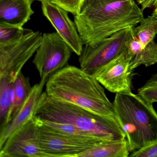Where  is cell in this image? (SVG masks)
<instances>
[{"label":"cell","instance_id":"4","mask_svg":"<svg viewBox=\"0 0 157 157\" xmlns=\"http://www.w3.org/2000/svg\"><path fill=\"white\" fill-rule=\"evenodd\" d=\"M116 119L126 135L130 153L157 139V113L153 106L132 92L116 94Z\"/></svg>","mask_w":157,"mask_h":157},{"label":"cell","instance_id":"2","mask_svg":"<svg viewBox=\"0 0 157 157\" xmlns=\"http://www.w3.org/2000/svg\"><path fill=\"white\" fill-rule=\"evenodd\" d=\"M45 92L54 99L71 103L105 117L116 119L113 103L94 76L67 65L50 76Z\"/></svg>","mask_w":157,"mask_h":157},{"label":"cell","instance_id":"1","mask_svg":"<svg viewBox=\"0 0 157 157\" xmlns=\"http://www.w3.org/2000/svg\"><path fill=\"white\" fill-rule=\"evenodd\" d=\"M144 18L134 0H83L74 22L83 44L94 46L119 31L137 26Z\"/></svg>","mask_w":157,"mask_h":157},{"label":"cell","instance_id":"3","mask_svg":"<svg viewBox=\"0 0 157 157\" xmlns=\"http://www.w3.org/2000/svg\"><path fill=\"white\" fill-rule=\"evenodd\" d=\"M34 115L41 120L70 124L105 140L126 138L116 120L94 113L71 103L54 99L42 93Z\"/></svg>","mask_w":157,"mask_h":157},{"label":"cell","instance_id":"12","mask_svg":"<svg viewBox=\"0 0 157 157\" xmlns=\"http://www.w3.org/2000/svg\"><path fill=\"white\" fill-rule=\"evenodd\" d=\"M45 85L44 83L40 82L33 86L31 93L18 113L6 127L0 131V148L4 145L12 133L34 116Z\"/></svg>","mask_w":157,"mask_h":157},{"label":"cell","instance_id":"21","mask_svg":"<svg viewBox=\"0 0 157 157\" xmlns=\"http://www.w3.org/2000/svg\"><path fill=\"white\" fill-rule=\"evenodd\" d=\"M29 29L0 23V44L8 43L20 38Z\"/></svg>","mask_w":157,"mask_h":157},{"label":"cell","instance_id":"13","mask_svg":"<svg viewBox=\"0 0 157 157\" xmlns=\"http://www.w3.org/2000/svg\"><path fill=\"white\" fill-rule=\"evenodd\" d=\"M33 0H0V23L22 28L34 13Z\"/></svg>","mask_w":157,"mask_h":157},{"label":"cell","instance_id":"20","mask_svg":"<svg viewBox=\"0 0 157 157\" xmlns=\"http://www.w3.org/2000/svg\"><path fill=\"white\" fill-rule=\"evenodd\" d=\"M137 94L151 104L157 102V73L153 74L144 85L138 89Z\"/></svg>","mask_w":157,"mask_h":157},{"label":"cell","instance_id":"19","mask_svg":"<svg viewBox=\"0 0 157 157\" xmlns=\"http://www.w3.org/2000/svg\"><path fill=\"white\" fill-rule=\"evenodd\" d=\"M157 63V43L154 40L136 53L131 61L130 68L132 70L141 65L149 67Z\"/></svg>","mask_w":157,"mask_h":157},{"label":"cell","instance_id":"11","mask_svg":"<svg viewBox=\"0 0 157 157\" xmlns=\"http://www.w3.org/2000/svg\"><path fill=\"white\" fill-rule=\"evenodd\" d=\"M42 11L56 33L67 44L72 52L79 56L83 44L75 22L71 20L68 12L49 1L41 2Z\"/></svg>","mask_w":157,"mask_h":157},{"label":"cell","instance_id":"9","mask_svg":"<svg viewBox=\"0 0 157 157\" xmlns=\"http://www.w3.org/2000/svg\"><path fill=\"white\" fill-rule=\"evenodd\" d=\"M134 56L127 50L96 71L93 76L109 91L132 92L133 71L130 68Z\"/></svg>","mask_w":157,"mask_h":157},{"label":"cell","instance_id":"14","mask_svg":"<svg viewBox=\"0 0 157 157\" xmlns=\"http://www.w3.org/2000/svg\"><path fill=\"white\" fill-rule=\"evenodd\" d=\"M130 152L126 138L106 140L88 149L78 157H128Z\"/></svg>","mask_w":157,"mask_h":157},{"label":"cell","instance_id":"6","mask_svg":"<svg viewBox=\"0 0 157 157\" xmlns=\"http://www.w3.org/2000/svg\"><path fill=\"white\" fill-rule=\"evenodd\" d=\"M42 33L28 30L20 38L0 44V78L14 81L41 44Z\"/></svg>","mask_w":157,"mask_h":157},{"label":"cell","instance_id":"16","mask_svg":"<svg viewBox=\"0 0 157 157\" xmlns=\"http://www.w3.org/2000/svg\"><path fill=\"white\" fill-rule=\"evenodd\" d=\"M13 82L7 77L0 78V131L10 120L13 106Z\"/></svg>","mask_w":157,"mask_h":157},{"label":"cell","instance_id":"25","mask_svg":"<svg viewBox=\"0 0 157 157\" xmlns=\"http://www.w3.org/2000/svg\"><path fill=\"white\" fill-rule=\"evenodd\" d=\"M154 10H153V13L152 14H154V15H156V16H157V5L154 7Z\"/></svg>","mask_w":157,"mask_h":157},{"label":"cell","instance_id":"5","mask_svg":"<svg viewBox=\"0 0 157 157\" xmlns=\"http://www.w3.org/2000/svg\"><path fill=\"white\" fill-rule=\"evenodd\" d=\"M135 37L134 27H130L115 33L94 46L84 45L79 58L81 68L93 75L127 50Z\"/></svg>","mask_w":157,"mask_h":157},{"label":"cell","instance_id":"8","mask_svg":"<svg viewBox=\"0 0 157 157\" xmlns=\"http://www.w3.org/2000/svg\"><path fill=\"white\" fill-rule=\"evenodd\" d=\"M35 116L15 130L0 148V157H48L39 144Z\"/></svg>","mask_w":157,"mask_h":157},{"label":"cell","instance_id":"22","mask_svg":"<svg viewBox=\"0 0 157 157\" xmlns=\"http://www.w3.org/2000/svg\"><path fill=\"white\" fill-rule=\"evenodd\" d=\"M74 16L78 14L83 0H48Z\"/></svg>","mask_w":157,"mask_h":157},{"label":"cell","instance_id":"7","mask_svg":"<svg viewBox=\"0 0 157 157\" xmlns=\"http://www.w3.org/2000/svg\"><path fill=\"white\" fill-rule=\"evenodd\" d=\"M72 51L57 33L42 36L33 63L40 76V82L46 84L50 76L67 65Z\"/></svg>","mask_w":157,"mask_h":157},{"label":"cell","instance_id":"23","mask_svg":"<svg viewBox=\"0 0 157 157\" xmlns=\"http://www.w3.org/2000/svg\"><path fill=\"white\" fill-rule=\"evenodd\" d=\"M130 157H157V139L129 154Z\"/></svg>","mask_w":157,"mask_h":157},{"label":"cell","instance_id":"17","mask_svg":"<svg viewBox=\"0 0 157 157\" xmlns=\"http://www.w3.org/2000/svg\"><path fill=\"white\" fill-rule=\"evenodd\" d=\"M32 88L29 77H25L21 71L13 82V106L10 121L22 106L31 93Z\"/></svg>","mask_w":157,"mask_h":157},{"label":"cell","instance_id":"18","mask_svg":"<svg viewBox=\"0 0 157 157\" xmlns=\"http://www.w3.org/2000/svg\"><path fill=\"white\" fill-rule=\"evenodd\" d=\"M139 24L134 27V34L144 47L154 40L157 35V16L152 13L143 18Z\"/></svg>","mask_w":157,"mask_h":157},{"label":"cell","instance_id":"26","mask_svg":"<svg viewBox=\"0 0 157 157\" xmlns=\"http://www.w3.org/2000/svg\"><path fill=\"white\" fill-rule=\"evenodd\" d=\"M33 1H39L40 2H43L48 1V0H33Z\"/></svg>","mask_w":157,"mask_h":157},{"label":"cell","instance_id":"24","mask_svg":"<svg viewBox=\"0 0 157 157\" xmlns=\"http://www.w3.org/2000/svg\"><path fill=\"white\" fill-rule=\"evenodd\" d=\"M137 1L143 11L148 8L155 7L157 5V0H137Z\"/></svg>","mask_w":157,"mask_h":157},{"label":"cell","instance_id":"15","mask_svg":"<svg viewBox=\"0 0 157 157\" xmlns=\"http://www.w3.org/2000/svg\"><path fill=\"white\" fill-rule=\"evenodd\" d=\"M39 119L44 125L54 131L70 138L85 144L94 146L104 140H106L101 139L94 135L81 130L70 124Z\"/></svg>","mask_w":157,"mask_h":157},{"label":"cell","instance_id":"10","mask_svg":"<svg viewBox=\"0 0 157 157\" xmlns=\"http://www.w3.org/2000/svg\"><path fill=\"white\" fill-rule=\"evenodd\" d=\"M36 119L39 144L48 157H78L81 153L93 147L56 132Z\"/></svg>","mask_w":157,"mask_h":157}]
</instances>
